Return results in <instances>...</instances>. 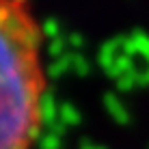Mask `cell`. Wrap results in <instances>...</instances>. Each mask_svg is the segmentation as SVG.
<instances>
[{"label":"cell","mask_w":149,"mask_h":149,"mask_svg":"<svg viewBox=\"0 0 149 149\" xmlns=\"http://www.w3.org/2000/svg\"><path fill=\"white\" fill-rule=\"evenodd\" d=\"M43 28L26 0H0V149H30L43 121Z\"/></svg>","instance_id":"cell-1"}]
</instances>
